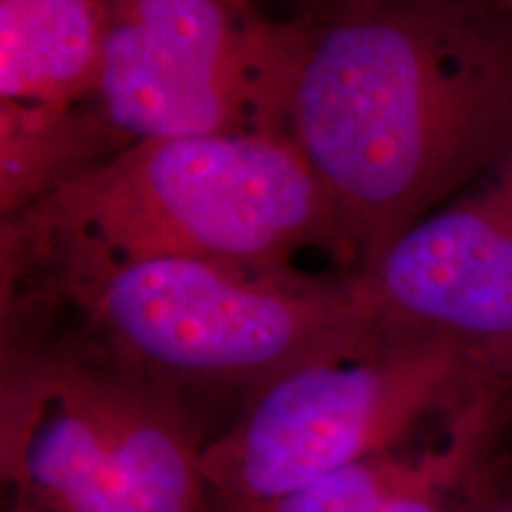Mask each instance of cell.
Masks as SVG:
<instances>
[{"mask_svg":"<svg viewBox=\"0 0 512 512\" xmlns=\"http://www.w3.org/2000/svg\"><path fill=\"white\" fill-rule=\"evenodd\" d=\"M505 394L477 401L441 441L358 460L275 501L226 512H458L486 420Z\"/></svg>","mask_w":512,"mask_h":512,"instance_id":"obj_8","label":"cell"},{"mask_svg":"<svg viewBox=\"0 0 512 512\" xmlns=\"http://www.w3.org/2000/svg\"><path fill=\"white\" fill-rule=\"evenodd\" d=\"M290 136L328 190L349 271L512 155V10L313 0Z\"/></svg>","mask_w":512,"mask_h":512,"instance_id":"obj_1","label":"cell"},{"mask_svg":"<svg viewBox=\"0 0 512 512\" xmlns=\"http://www.w3.org/2000/svg\"><path fill=\"white\" fill-rule=\"evenodd\" d=\"M3 294L50 306L197 418L200 403L233 406L235 418L287 370L356 354L384 332L356 271H242L195 259L3 249Z\"/></svg>","mask_w":512,"mask_h":512,"instance_id":"obj_2","label":"cell"},{"mask_svg":"<svg viewBox=\"0 0 512 512\" xmlns=\"http://www.w3.org/2000/svg\"><path fill=\"white\" fill-rule=\"evenodd\" d=\"M181 399L50 306L3 297L0 512H216Z\"/></svg>","mask_w":512,"mask_h":512,"instance_id":"obj_4","label":"cell"},{"mask_svg":"<svg viewBox=\"0 0 512 512\" xmlns=\"http://www.w3.org/2000/svg\"><path fill=\"white\" fill-rule=\"evenodd\" d=\"M223 3H230V5H238V8H254L259 0H223Z\"/></svg>","mask_w":512,"mask_h":512,"instance_id":"obj_12","label":"cell"},{"mask_svg":"<svg viewBox=\"0 0 512 512\" xmlns=\"http://www.w3.org/2000/svg\"><path fill=\"white\" fill-rule=\"evenodd\" d=\"M128 147L91 102L0 100V214L3 221Z\"/></svg>","mask_w":512,"mask_h":512,"instance_id":"obj_10","label":"cell"},{"mask_svg":"<svg viewBox=\"0 0 512 512\" xmlns=\"http://www.w3.org/2000/svg\"><path fill=\"white\" fill-rule=\"evenodd\" d=\"M356 273L384 323L456 349L512 392V155Z\"/></svg>","mask_w":512,"mask_h":512,"instance_id":"obj_7","label":"cell"},{"mask_svg":"<svg viewBox=\"0 0 512 512\" xmlns=\"http://www.w3.org/2000/svg\"><path fill=\"white\" fill-rule=\"evenodd\" d=\"M105 29L98 0H0V100H91Z\"/></svg>","mask_w":512,"mask_h":512,"instance_id":"obj_9","label":"cell"},{"mask_svg":"<svg viewBox=\"0 0 512 512\" xmlns=\"http://www.w3.org/2000/svg\"><path fill=\"white\" fill-rule=\"evenodd\" d=\"M306 41V15L273 22L223 0H114L88 102L126 145L290 136Z\"/></svg>","mask_w":512,"mask_h":512,"instance_id":"obj_6","label":"cell"},{"mask_svg":"<svg viewBox=\"0 0 512 512\" xmlns=\"http://www.w3.org/2000/svg\"><path fill=\"white\" fill-rule=\"evenodd\" d=\"M311 3H313V0H311Z\"/></svg>","mask_w":512,"mask_h":512,"instance_id":"obj_13","label":"cell"},{"mask_svg":"<svg viewBox=\"0 0 512 512\" xmlns=\"http://www.w3.org/2000/svg\"><path fill=\"white\" fill-rule=\"evenodd\" d=\"M458 512H512V394L486 420L463 479Z\"/></svg>","mask_w":512,"mask_h":512,"instance_id":"obj_11","label":"cell"},{"mask_svg":"<svg viewBox=\"0 0 512 512\" xmlns=\"http://www.w3.org/2000/svg\"><path fill=\"white\" fill-rule=\"evenodd\" d=\"M503 389L456 349L384 323L356 354L313 358L259 389L207 439L216 512L283 498L377 453L406 448Z\"/></svg>","mask_w":512,"mask_h":512,"instance_id":"obj_5","label":"cell"},{"mask_svg":"<svg viewBox=\"0 0 512 512\" xmlns=\"http://www.w3.org/2000/svg\"><path fill=\"white\" fill-rule=\"evenodd\" d=\"M3 249L242 271L328 249L347 266L335 204L290 136L138 140L5 219Z\"/></svg>","mask_w":512,"mask_h":512,"instance_id":"obj_3","label":"cell"}]
</instances>
